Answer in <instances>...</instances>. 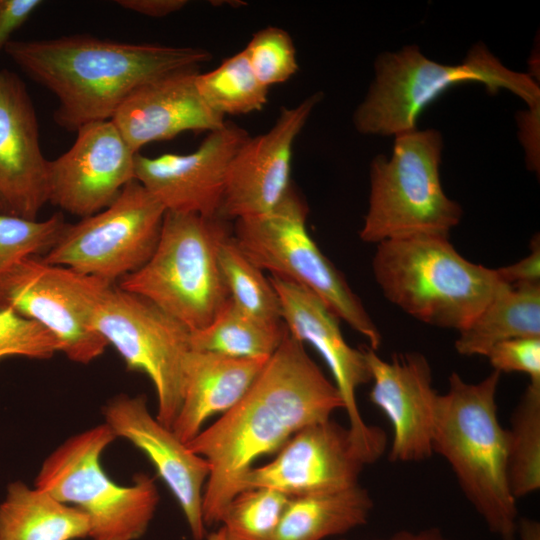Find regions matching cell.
<instances>
[{
	"mask_svg": "<svg viewBox=\"0 0 540 540\" xmlns=\"http://www.w3.org/2000/svg\"><path fill=\"white\" fill-rule=\"evenodd\" d=\"M338 409L343 402L334 383L287 331L245 396L187 443L210 467L202 501L205 525L221 523L259 458Z\"/></svg>",
	"mask_w": 540,
	"mask_h": 540,
	"instance_id": "cell-1",
	"label": "cell"
},
{
	"mask_svg": "<svg viewBox=\"0 0 540 540\" xmlns=\"http://www.w3.org/2000/svg\"><path fill=\"white\" fill-rule=\"evenodd\" d=\"M4 52L56 97L53 119L70 132L111 120L123 101L144 83L177 69L199 66L212 57L197 47L121 42L89 34L11 40Z\"/></svg>",
	"mask_w": 540,
	"mask_h": 540,
	"instance_id": "cell-2",
	"label": "cell"
},
{
	"mask_svg": "<svg viewBox=\"0 0 540 540\" xmlns=\"http://www.w3.org/2000/svg\"><path fill=\"white\" fill-rule=\"evenodd\" d=\"M500 377L493 370L469 383L451 373L447 392L436 400L432 447L448 462L487 528L501 540H515L519 517L508 482V432L496 401Z\"/></svg>",
	"mask_w": 540,
	"mask_h": 540,
	"instance_id": "cell-3",
	"label": "cell"
},
{
	"mask_svg": "<svg viewBox=\"0 0 540 540\" xmlns=\"http://www.w3.org/2000/svg\"><path fill=\"white\" fill-rule=\"evenodd\" d=\"M473 82L492 94L508 90L529 108L540 106L534 77L509 69L483 43L474 44L454 65L438 63L418 46L406 45L375 59L374 78L353 113V125L360 134L395 137L416 129L424 108L449 88Z\"/></svg>",
	"mask_w": 540,
	"mask_h": 540,
	"instance_id": "cell-4",
	"label": "cell"
},
{
	"mask_svg": "<svg viewBox=\"0 0 540 540\" xmlns=\"http://www.w3.org/2000/svg\"><path fill=\"white\" fill-rule=\"evenodd\" d=\"M372 271L384 297L431 326L461 331L504 284L464 258L449 237L416 235L376 245Z\"/></svg>",
	"mask_w": 540,
	"mask_h": 540,
	"instance_id": "cell-5",
	"label": "cell"
},
{
	"mask_svg": "<svg viewBox=\"0 0 540 540\" xmlns=\"http://www.w3.org/2000/svg\"><path fill=\"white\" fill-rule=\"evenodd\" d=\"M232 232L221 217L166 211L157 246L118 286L137 294L186 326L206 327L227 303L217 250Z\"/></svg>",
	"mask_w": 540,
	"mask_h": 540,
	"instance_id": "cell-6",
	"label": "cell"
},
{
	"mask_svg": "<svg viewBox=\"0 0 540 540\" xmlns=\"http://www.w3.org/2000/svg\"><path fill=\"white\" fill-rule=\"evenodd\" d=\"M442 151L439 131L416 128L394 137L390 156L373 158L362 241L377 245L416 235L449 237L463 211L443 190Z\"/></svg>",
	"mask_w": 540,
	"mask_h": 540,
	"instance_id": "cell-7",
	"label": "cell"
},
{
	"mask_svg": "<svg viewBox=\"0 0 540 540\" xmlns=\"http://www.w3.org/2000/svg\"><path fill=\"white\" fill-rule=\"evenodd\" d=\"M115 439L105 422L72 436L45 458L35 479V487L87 516L92 540L139 539L159 503L155 480L147 474H137L129 486L106 474L101 456Z\"/></svg>",
	"mask_w": 540,
	"mask_h": 540,
	"instance_id": "cell-8",
	"label": "cell"
},
{
	"mask_svg": "<svg viewBox=\"0 0 540 540\" xmlns=\"http://www.w3.org/2000/svg\"><path fill=\"white\" fill-rule=\"evenodd\" d=\"M308 212L306 202L291 186L269 212L235 220L233 236L256 266L314 293L377 351L381 333L342 272L308 233Z\"/></svg>",
	"mask_w": 540,
	"mask_h": 540,
	"instance_id": "cell-9",
	"label": "cell"
},
{
	"mask_svg": "<svg viewBox=\"0 0 540 540\" xmlns=\"http://www.w3.org/2000/svg\"><path fill=\"white\" fill-rule=\"evenodd\" d=\"M93 326L129 370L151 380L157 396L155 417L171 429L182 401L191 331L152 302L115 284L99 297Z\"/></svg>",
	"mask_w": 540,
	"mask_h": 540,
	"instance_id": "cell-10",
	"label": "cell"
},
{
	"mask_svg": "<svg viewBox=\"0 0 540 540\" xmlns=\"http://www.w3.org/2000/svg\"><path fill=\"white\" fill-rule=\"evenodd\" d=\"M166 210L137 180L102 211L67 223L42 260L112 284L152 256Z\"/></svg>",
	"mask_w": 540,
	"mask_h": 540,
	"instance_id": "cell-11",
	"label": "cell"
},
{
	"mask_svg": "<svg viewBox=\"0 0 540 540\" xmlns=\"http://www.w3.org/2000/svg\"><path fill=\"white\" fill-rule=\"evenodd\" d=\"M111 284L31 256L0 274V307L39 323L69 360L89 364L108 346L93 326V313Z\"/></svg>",
	"mask_w": 540,
	"mask_h": 540,
	"instance_id": "cell-12",
	"label": "cell"
},
{
	"mask_svg": "<svg viewBox=\"0 0 540 540\" xmlns=\"http://www.w3.org/2000/svg\"><path fill=\"white\" fill-rule=\"evenodd\" d=\"M279 296L281 318L288 333L309 344L325 362L348 417V432L357 456L367 465L384 453L387 437L383 429L363 419L357 390L371 382V374L362 348L351 347L343 337L340 319L308 289L271 275Z\"/></svg>",
	"mask_w": 540,
	"mask_h": 540,
	"instance_id": "cell-13",
	"label": "cell"
},
{
	"mask_svg": "<svg viewBox=\"0 0 540 540\" xmlns=\"http://www.w3.org/2000/svg\"><path fill=\"white\" fill-rule=\"evenodd\" d=\"M49 161L48 203L80 219L108 207L135 180L136 154L111 120L86 124Z\"/></svg>",
	"mask_w": 540,
	"mask_h": 540,
	"instance_id": "cell-14",
	"label": "cell"
},
{
	"mask_svg": "<svg viewBox=\"0 0 540 540\" xmlns=\"http://www.w3.org/2000/svg\"><path fill=\"white\" fill-rule=\"evenodd\" d=\"M249 136L242 127L226 121L190 153L156 157L137 153L135 180L166 211L218 217L230 162Z\"/></svg>",
	"mask_w": 540,
	"mask_h": 540,
	"instance_id": "cell-15",
	"label": "cell"
},
{
	"mask_svg": "<svg viewBox=\"0 0 540 540\" xmlns=\"http://www.w3.org/2000/svg\"><path fill=\"white\" fill-rule=\"evenodd\" d=\"M316 92L293 107H282L273 126L249 136L233 156L219 217L225 220L261 215L284 198L289 188L294 143L322 100Z\"/></svg>",
	"mask_w": 540,
	"mask_h": 540,
	"instance_id": "cell-16",
	"label": "cell"
},
{
	"mask_svg": "<svg viewBox=\"0 0 540 540\" xmlns=\"http://www.w3.org/2000/svg\"><path fill=\"white\" fill-rule=\"evenodd\" d=\"M364 466L348 428L330 418L300 429L270 462L253 467L243 491L271 488L289 498L342 491L359 484Z\"/></svg>",
	"mask_w": 540,
	"mask_h": 540,
	"instance_id": "cell-17",
	"label": "cell"
},
{
	"mask_svg": "<svg viewBox=\"0 0 540 540\" xmlns=\"http://www.w3.org/2000/svg\"><path fill=\"white\" fill-rule=\"evenodd\" d=\"M103 412L115 437L131 442L152 463L180 506L192 538L205 539L202 501L210 472L207 461L150 413L144 395L119 394Z\"/></svg>",
	"mask_w": 540,
	"mask_h": 540,
	"instance_id": "cell-18",
	"label": "cell"
},
{
	"mask_svg": "<svg viewBox=\"0 0 540 540\" xmlns=\"http://www.w3.org/2000/svg\"><path fill=\"white\" fill-rule=\"evenodd\" d=\"M371 374L369 401L388 419L392 429L389 459L420 462L432 456L434 412L438 393L432 369L418 352L396 354L390 361L364 346Z\"/></svg>",
	"mask_w": 540,
	"mask_h": 540,
	"instance_id": "cell-19",
	"label": "cell"
},
{
	"mask_svg": "<svg viewBox=\"0 0 540 540\" xmlns=\"http://www.w3.org/2000/svg\"><path fill=\"white\" fill-rule=\"evenodd\" d=\"M49 161L24 81L0 70V214L38 219L48 203Z\"/></svg>",
	"mask_w": 540,
	"mask_h": 540,
	"instance_id": "cell-20",
	"label": "cell"
},
{
	"mask_svg": "<svg viewBox=\"0 0 540 540\" xmlns=\"http://www.w3.org/2000/svg\"><path fill=\"white\" fill-rule=\"evenodd\" d=\"M198 68L185 67L156 77L119 106L111 121L135 153L184 132L210 133L225 125V118L211 110L198 92Z\"/></svg>",
	"mask_w": 540,
	"mask_h": 540,
	"instance_id": "cell-21",
	"label": "cell"
},
{
	"mask_svg": "<svg viewBox=\"0 0 540 540\" xmlns=\"http://www.w3.org/2000/svg\"><path fill=\"white\" fill-rule=\"evenodd\" d=\"M268 359L190 349L183 365L182 401L171 426L174 434L185 444L193 440L209 418L227 412L245 396Z\"/></svg>",
	"mask_w": 540,
	"mask_h": 540,
	"instance_id": "cell-22",
	"label": "cell"
},
{
	"mask_svg": "<svg viewBox=\"0 0 540 540\" xmlns=\"http://www.w3.org/2000/svg\"><path fill=\"white\" fill-rule=\"evenodd\" d=\"M89 529L81 510L21 481L8 485L0 503V540H76Z\"/></svg>",
	"mask_w": 540,
	"mask_h": 540,
	"instance_id": "cell-23",
	"label": "cell"
},
{
	"mask_svg": "<svg viewBox=\"0 0 540 540\" xmlns=\"http://www.w3.org/2000/svg\"><path fill=\"white\" fill-rule=\"evenodd\" d=\"M540 337V284H503L455 341L463 356H486L496 344Z\"/></svg>",
	"mask_w": 540,
	"mask_h": 540,
	"instance_id": "cell-24",
	"label": "cell"
},
{
	"mask_svg": "<svg viewBox=\"0 0 540 540\" xmlns=\"http://www.w3.org/2000/svg\"><path fill=\"white\" fill-rule=\"evenodd\" d=\"M374 507L360 484L289 499L272 540H324L365 525Z\"/></svg>",
	"mask_w": 540,
	"mask_h": 540,
	"instance_id": "cell-25",
	"label": "cell"
},
{
	"mask_svg": "<svg viewBox=\"0 0 540 540\" xmlns=\"http://www.w3.org/2000/svg\"><path fill=\"white\" fill-rule=\"evenodd\" d=\"M286 333L283 322L257 319L229 299L206 327L191 332L190 348L232 358L268 359Z\"/></svg>",
	"mask_w": 540,
	"mask_h": 540,
	"instance_id": "cell-26",
	"label": "cell"
},
{
	"mask_svg": "<svg viewBox=\"0 0 540 540\" xmlns=\"http://www.w3.org/2000/svg\"><path fill=\"white\" fill-rule=\"evenodd\" d=\"M507 432L508 482L517 500L540 488V381H529Z\"/></svg>",
	"mask_w": 540,
	"mask_h": 540,
	"instance_id": "cell-27",
	"label": "cell"
},
{
	"mask_svg": "<svg viewBox=\"0 0 540 540\" xmlns=\"http://www.w3.org/2000/svg\"><path fill=\"white\" fill-rule=\"evenodd\" d=\"M217 258L230 300L257 319L281 323L280 300L270 278L247 257L233 232L219 243Z\"/></svg>",
	"mask_w": 540,
	"mask_h": 540,
	"instance_id": "cell-28",
	"label": "cell"
},
{
	"mask_svg": "<svg viewBox=\"0 0 540 540\" xmlns=\"http://www.w3.org/2000/svg\"><path fill=\"white\" fill-rule=\"evenodd\" d=\"M196 87L207 106L224 118L260 111L268 100L269 88L257 79L243 50L214 70L200 72Z\"/></svg>",
	"mask_w": 540,
	"mask_h": 540,
	"instance_id": "cell-29",
	"label": "cell"
},
{
	"mask_svg": "<svg viewBox=\"0 0 540 540\" xmlns=\"http://www.w3.org/2000/svg\"><path fill=\"white\" fill-rule=\"evenodd\" d=\"M289 499L271 488L246 489L228 505L220 524L231 540H272Z\"/></svg>",
	"mask_w": 540,
	"mask_h": 540,
	"instance_id": "cell-30",
	"label": "cell"
},
{
	"mask_svg": "<svg viewBox=\"0 0 540 540\" xmlns=\"http://www.w3.org/2000/svg\"><path fill=\"white\" fill-rule=\"evenodd\" d=\"M66 224L62 213L45 220L0 214V274L24 258L44 256L57 243Z\"/></svg>",
	"mask_w": 540,
	"mask_h": 540,
	"instance_id": "cell-31",
	"label": "cell"
},
{
	"mask_svg": "<svg viewBox=\"0 0 540 540\" xmlns=\"http://www.w3.org/2000/svg\"><path fill=\"white\" fill-rule=\"evenodd\" d=\"M243 52L257 79L267 88L289 80L299 68L294 42L280 27L257 31Z\"/></svg>",
	"mask_w": 540,
	"mask_h": 540,
	"instance_id": "cell-32",
	"label": "cell"
},
{
	"mask_svg": "<svg viewBox=\"0 0 540 540\" xmlns=\"http://www.w3.org/2000/svg\"><path fill=\"white\" fill-rule=\"evenodd\" d=\"M60 351L56 337L42 325L0 307V360L7 357L46 360Z\"/></svg>",
	"mask_w": 540,
	"mask_h": 540,
	"instance_id": "cell-33",
	"label": "cell"
},
{
	"mask_svg": "<svg viewBox=\"0 0 540 540\" xmlns=\"http://www.w3.org/2000/svg\"><path fill=\"white\" fill-rule=\"evenodd\" d=\"M493 370L520 372L540 381V337L514 338L494 345L486 356Z\"/></svg>",
	"mask_w": 540,
	"mask_h": 540,
	"instance_id": "cell-34",
	"label": "cell"
},
{
	"mask_svg": "<svg viewBox=\"0 0 540 540\" xmlns=\"http://www.w3.org/2000/svg\"><path fill=\"white\" fill-rule=\"evenodd\" d=\"M42 5V0H0V52Z\"/></svg>",
	"mask_w": 540,
	"mask_h": 540,
	"instance_id": "cell-35",
	"label": "cell"
},
{
	"mask_svg": "<svg viewBox=\"0 0 540 540\" xmlns=\"http://www.w3.org/2000/svg\"><path fill=\"white\" fill-rule=\"evenodd\" d=\"M501 282L507 285L540 284V238L530 242V254L514 264L496 269Z\"/></svg>",
	"mask_w": 540,
	"mask_h": 540,
	"instance_id": "cell-36",
	"label": "cell"
},
{
	"mask_svg": "<svg viewBox=\"0 0 540 540\" xmlns=\"http://www.w3.org/2000/svg\"><path fill=\"white\" fill-rule=\"evenodd\" d=\"M539 107L529 108L518 116L520 140L526 151L527 165L537 172L539 171Z\"/></svg>",
	"mask_w": 540,
	"mask_h": 540,
	"instance_id": "cell-37",
	"label": "cell"
},
{
	"mask_svg": "<svg viewBox=\"0 0 540 540\" xmlns=\"http://www.w3.org/2000/svg\"><path fill=\"white\" fill-rule=\"evenodd\" d=\"M121 8L147 17L162 18L182 10L186 0H117Z\"/></svg>",
	"mask_w": 540,
	"mask_h": 540,
	"instance_id": "cell-38",
	"label": "cell"
},
{
	"mask_svg": "<svg viewBox=\"0 0 540 540\" xmlns=\"http://www.w3.org/2000/svg\"><path fill=\"white\" fill-rule=\"evenodd\" d=\"M377 540H452L440 528L429 527L418 531L401 530Z\"/></svg>",
	"mask_w": 540,
	"mask_h": 540,
	"instance_id": "cell-39",
	"label": "cell"
},
{
	"mask_svg": "<svg viewBox=\"0 0 540 540\" xmlns=\"http://www.w3.org/2000/svg\"><path fill=\"white\" fill-rule=\"evenodd\" d=\"M521 540H540V523L531 518H518L516 534Z\"/></svg>",
	"mask_w": 540,
	"mask_h": 540,
	"instance_id": "cell-40",
	"label": "cell"
},
{
	"mask_svg": "<svg viewBox=\"0 0 540 540\" xmlns=\"http://www.w3.org/2000/svg\"><path fill=\"white\" fill-rule=\"evenodd\" d=\"M205 540H231L222 526L206 535Z\"/></svg>",
	"mask_w": 540,
	"mask_h": 540,
	"instance_id": "cell-41",
	"label": "cell"
}]
</instances>
